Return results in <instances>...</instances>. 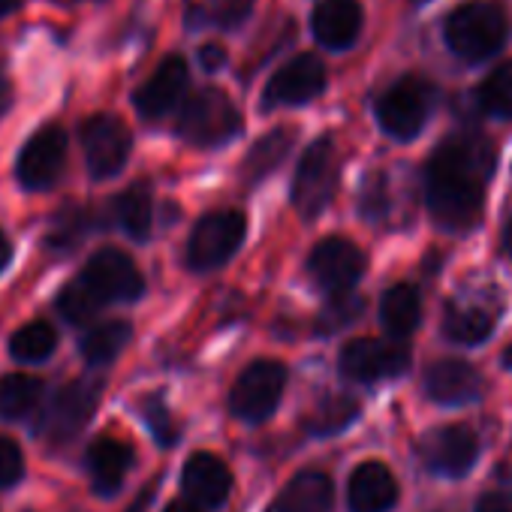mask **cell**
Wrapping results in <instances>:
<instances>
[{
  "instance_id": "cell-19",
  "label": "cell",
  "mask_w": 512,
  "mask_h": 512,
  "mask_svg": "<svg viewBox=\"0 0 512 512\" xmlns=\"http://www.w3.org/2000/svg\"><path fill=\"white\" fill-rule=\"evenodd\" d=\"M311 31L323 49L344 52L359 40L362 7L356 0H323L311 16Z\"/></svg>"
},
{
  "instance_id": "cell-7",
  "label": "cell",
  "mask_w": 512,
  "mask_h": 512,
  "mask_svg": "<svg viewBox=\"0 0 512 512\" xmlns=\"http://www.w3.org/2000/svg\"><path fill=\"white\" fill-rule=\"evenodd\" d=\"M284 386H287V368L281 362H269V359L253 362L238 374L229 392V410L250 425L266 422L278 410Z\"/></svg>"
},
{
  "instance_id": "cell-16",
  "label": "cell",
  "mask_w": 512,
  "mask_h": 512,
  "mask_svg": "<svg viewBox=\"0 0 512 512\" xmlns=\"http://www.w3.org/2000/svg\"><path fill=\"white\" fill-rule=\"evenodd\" d=\"M425 395L434 401V404H443V407H461V404H473L482 398L485 392V380L482 374L461 362V359H440L434 362L428 371H425Z\"/></svg>"
},
{
  "instance_id": "cell-38",
  "label": "cell",
  "mask_w": 512,
  "mask_h": 512,
  "mask_svg": "<svg viewBox=\"0 0 512 512\" xmlns=\"http://www.w3.org/2000/svg\"><path fill=\"white\" fill-rule=\"evenodd\" d=\"M250 13V0H214V22L232 28Z\"/></svg>"
},
{
  "instance_id": "cell-40",
  "label": "cell",
  "mask_w": 512,
  "mask_h": 512,
  "mask_svg": "<svg viewBox=\"0 0 512 512\" xmlns=\"http://www.w3.org/2000/svg\"><path fill=\"white\" fill-rule=\"evenodd\" d=\"M199 61H202V67H205V70H220V67L226 64V49H223V46L208 43V46H202V49H199Z\"/></svg>"
},
{
  "instance_id": "cell-8",
  "label": "cell",
  "mask_w": 512,
  "mask_h": 512,
  "mask_svg": "<svg viewBox=\"0 0 512 512\" xmlns=\"http://www.w3.org/2000/svg\"><path fill=\"white\" fill-rule=\"evenodd\" d=\"M100 395H103V383L100 380L88 377V380L67 383L64 389L55 392L52 404L46 407V413L40 419V434L49 443H55V446L70 443L88 425V419L94 416Z\"/></svg>"
},
{
  "instance_id": "cell-13",
  "label": "cell",
  "mask_w": 512,
  "mask_h": 512,
  "mask_svg": "<svg viewBox=\"0 0 512 512\" xmlns=\"http://www.w3.org/2000/svg\"><path fill=\"white\" fill-rule=\"evenodd\" d=\"M308 272L326 293H347L365 275V253L347 238H323L308 256Z\"/></svg>"
},
{
  "instance_id": "cell-9",
  "label": "cell",
  "mask_w": 512,
  "mask_h": 512,
  "mask_svg": "<svg viewBox=\"0 0 512 512\" xmlns=\"http://www.w3.org/2000/svg\"><path fill=\"white\" fill-rule=\"evenodd\" d=\"M410 368V350L401 341L356 338L341 350V374L356 383H377Z\"/></svg>"
},
{
  "instance_id": "cell-3",
  "label": "cell",
  "mask_w": 512,
  "mask_h": 512,
  "mask_svg": "<svg viewBox=\"0 0 512 512\" xmlns=\"http://www.w3.org/2000/svg\"><path fill=\"white\" fill-rule=\"evenodd\" d=\"M238 130H241V115L235 103L214 88L196 91L178 115V136L193 148H217L232 136H238Z\"/></svg>"
},
{
  "instance_id": "cell-34",
  "label": "cell",
  "mask_w": 512,
  "mask_h": 512,
  "mask_svg": "<svg viewBox=\"0 0 512 512\" xmlns=\"http://www.w3.org/2000/svg\"><path fill=\"white\" fill-rule=\"evenodd\" d=\"M103 308V302L97 299V293L85 284V281H76L70 287H64V293L58 296V311L67 323H88L97 317V311Z\"/></svg>"
},
{
  "instance_id": "cell-41",
  "label": "cell",
  "mask_w": 512,
  "mask_h": 512,
  "mask_svg": "<svg viewBox=\"0 0 512 512\" xmlns=\"http://www.w3.org/2000/svg\"><path fill=\"white\" fill-rule=\"evenodd\" d=\"M10 256H13V247H10V238L0 232V269H4L10 263Z\"/></svg>"
},
{
  "instance_id": "cell-30",
  "label": "cell",
  "mask_w": 512,
  "mask_h": 512,
  "mask_svg": "<svg viewBox=\"0 0 512 512\" xmlns=\"http://www.w3.org/2000/svg\"><path fill=\"white\" fill-rule=\"evenodd\" d=\"M55 347H58V335H55V329H52L49 323H43V320L22 326V329L10 338V353H13L19 362H28V365L49 359V356L55 353Z\"/></svg>"
},
{
  "instance_id": "cell-11",
  "label": "cell",
  "mask_w": 512,
  "mask_h": 512,
  "mask_svg": "<svg viewBox=\"0 0 512 512\" xmlns=\"http://www.w3.org/2000/svg\"><path fill=\"white\" fill-rule=\"evenodd\" d=\"M82 281L97 293V299L103 305L136 302L145 290V281H142L136 263L124 250H115V247H103L100 253L91 256L82 272Z\"/></svg>"
},
{
  "instance_id": "cell-14",
  "label": "cell",
  "mask_w": 512,
  "mask_h": 512,
  "mask_svg": "<svg viewBox=\"0 0 512 512\" xmlns=\"http://www.w3.org/2000/svg\"><path fill=\"white\" fill-rule=\"evenodd\" d=\"M326 88V67L317 55H299L290 64H284L266 85L263 91V106L266 109H281V106H302L320 97Z\"/></svg>"
},
{
  "instance_id": "cell-2",
  "label": "cell",
  "mask_w": 512,
  "mask_h": 512,
  "mask_svg": "<svg viewBox=\"0 0 512 512\" xmlns=\"http://www.w3.org/2000/svg\"><path fill=\"white\" fill-rule=\"evenodd\" d=\"M509 16L503 7L497 4H464L458 7L446 25H443V37L452 55H458L461 61H485L491 55H497L503 49V43L509 40Z\"/></svg>"
},
{
  "instance_id": "cell-45",
  "label": "cell",
  "mask_w": 512,
  "mask_h": 512,
  "mask_svg": "<svg viewBox=\"0 0 512 512\" xmlns=\"http://www.w3.org/2000/svg\"><path fill=\"white\" fill-rule=\"evenodd\" d=\"M503 362H506V368L512 371V344L506 347V353H503Z\"/></svg>"
},
{
  "instance_id": "cell-12",
  "label": "cell",
  "mask_w": 512,
  "mask_h": 512,
  "mask_svg": "<svg viewBox=\"0 0 512 512\" xmlns=\"http://www.w3.org/2000/svg\"><path fill=\"white\" fill-rule=\"evenodd\" d=\"M82 145H85V163L94 178H112L118 175L130 160V130L115 115H94L82 127Z\"/></svg>"
},
{
  "instance_id": "cell-23",
  "label": "cell",
  "mask_w": 512,
  "mask_h": 512,
  "mask_svg": "<svg viewBox=\"0 0 512 512\" xmlns=\"http://www.w3.org/2000/svg\"><path fill=\"white\" fill-rule=\"evenodd\" d=\"M422 320V302L419 293L410 284H395L386 290L383 302H380V323L392 338H407L416 332Z\"/></svg>"
},
{
  "instance_id": "cell-15",
  "label": "cell",
  "mask_w": 512,
  "mask_h": 512,
  "mask_svg": "<svg viewBox=\"0 0 512 512\" xmlns=\"http://www.w3.org/2000/svg\"><path fill=\"white\" fill-rule=\"evenodd\" d=\"M67 160V133L58 124L40 127L19 154V181L28 190H46L58 181Z\"/></svg>"
},
{
  "instance_id": "cell-39",
  "label": "cell",
  "mask_w": 512,
  "mask_h": 512,
  "mask_svg": "<svg viewBox=\"0 0 512 512\" xmlns=\"http://www.w3.org/2000/svg\"><path fill=\"white\" fill-rule=\"evenodd\" d=\"M476 512H512V494H482L476 503Z\"/></svg>"
},
{
  "instance_id": "cell-44",
  "label": "cell",
  "mask_w": 512,
  "mask_h": 512,
  "mask_svg": "<svg viewBox=\"0 0 512 512\" xmlns=\"http://www.w3.org/2000/svg\"><path fill=\"white\" fill-rule=\"evenodd\" d=\"M503 244H506V253L512 256V217H509V223H506V232H503Z\"/></svg>"
},
{
  "instance_id": "cell-29",
  "label": "cell",
  "mask_w": 512,
  "mask_h": 512,
  "mask_svg": "<svg viewBox=\"0 0 512 512\" xmlns=\"http://www.w3.org/2000/svg\"><path fill=\"white\" fill-rule=\"evenodd\" d=\"M88 229H91V214L82 205H67L52 217L46 232V247L55 253H67L82 244Z\"/></svg>"
},
{
  "instance_id": "cell-35",
  "label": "cell",
  "mask_w": 512,
  "mask_h": 512,
  "mask_svg": "<svg viewBox=\"0 0 512 512\" xmlns=\"http://www.w3.org/2000/svg\"><path fill=\"white\" fill-rule=\"evenodd\" d=\"M142 419H145V425L151 428V434H154V440L160 446H172L178 440V428L172 422V413L163 407L160 398H145L142 401Z\"/></svg>"
},
{
  "instance_id": "cell-6",
  "label": "cell",
  "mask_w": 512,
  "mask_h": 512,
  "mask_svg": "<svg viewBox=\"0 0 512 512\" xmlns=\"http://www.w3.org/2000/svg\"><path fill=\"white\" fill-rule=\"evenodd\" d=\"M244 232H247V217L241 211H235V208L205 214L190 232L187 266L193 272L220 269L229 256L238 250V244L244 241Z\"/></svg>"
},
{
  "instance_id": "cell-37",
  "label": "cell",
  "mask_w": 512,
  "mask_h": 512,
  "mask_svg": "<svg viewBox=\"0 0 512 512\" xmlns=\"http://www.w3.org/2000/svg\"><path fill=\"white\" fill-rule=\"evenodd\" d=\"M359 208H362V214H365L368 220H374V223L386 214V208H389V190H386L383 175H371V178H368V184L362 187V202H359Z\"/></svg>"
},
{
  "instance_id": "cell-31",
  "label": "cell",
  "mask_w": 512,
  "mask_h": 512,
  "mask_svg": "<svg viewBox=\"0 0 512 512\" xmlns=\"http://www.w3.org/2000/svg\"><path fill=\"white\" fill-rule=\"evenodd\" d=\"M359 416V404L347 395H332V398H323L314 413L308 416V431L317 434V437H329V434H338L344 431L353 419Z\"/></svg>"
},
{
  "instance_id": "cell-21",
  "label": "cell",
  "mask_w": 512,
  "mask_h": 512,
  "mask_svg": "<svg viewBox=\"0 0 512 512\" xmlns=\"http://www.w3.org/2000/svg\"><path fill=\"white\" fill-rule=\"evenodd\" d=\"M85 464L94 491L100 497H115L124 488V479L133 467V449L115 437H100L88 446Z\"/></svg>"
},
{
  "instance_id": "cell-20",
  "label": "cell",
  "mask_w": 512,
  "mask_h": 512,
  "mask_svg": "<svg viewBox=\"0 0 512 512\" xmlns=\"http://www.w3.org/2000/svg\"><path fill=\"white\" fill-rule=\"evenodd\" d=\"M350 512H389L398 503V482L380 461H365L353 470L347 485Z\"/></svg>"
},
{
  "instance_id": "cell-25",
  "label": "cell",
  "mask_w": 512,
  "mask_h": 512,
  "mask_svg": "<svg viewBox=\"0 0 512 512\" xmlns=\"http://www.w3.org/2000/svg\"><path fill=\"white\" fill-rule=\"evenodd\" d=\"M494 332V320L479 311V308H464V305H449L443 314V335L452 344H464V347H476L482 341H488Z\"/></svg>"
},
{
  "instance_id": "cell-5",
  "label": "cell",
  "mask_w": 512,
  "mask_h": 512,
  "mask_svg": "<svg viewBox=\"0 0 512 512\" xmlns=\"http://www.w3.org/2000/svg\"><path fill=\"white\" fill-rule=\"evenodd\" d=\"M338 172H341V163H338L335 139L332 136L317 139L305 151L296 181H293V205L305 220L326 211V205L332 202L338 190Z\"/></svg>"
},
{
  "instance_id": "cell-17",
  "label": "cell",
  "mask_w": 512,
  "mask_h": 512,
  "mask_svg": "<svg viewBox=\"0 0 512 512\" xmlns=\"http://www.w3.org/2000/svg\"><path fill=\"white\" fill-rule=\"evenodd\" d=\"M184 88H187V64H184V58H166L154 70V76L136 91V97H133L136 112L145 121H160L178 106Z\"/></svg>"
},
{
  "instance_id": "cell-1",
  "label": "cell",
  "mask_w": 512,
  "mask_h": 512,
  "mask_svg": "<svg viewBox=\"0 0 512 512\" xmlns=\"http://www.w3.org/2000/svg\"><path fill=\"white\" fill-rule=\"evenodd\" d=\"M494 169V148L479 133H458L437 145L425 169L431 217L449 232H470L482 220L485 181Z\"/></svg>"
},
{
  "instance_id": "cell-32",
  "label": "cell",
  "mask_w": 512,
  "mask_h": 512,
  "mask_svg": "<svg viewBox=\"0 0 512 512\" xmlns=\"http://www.w3.org/2000/svg\"><path fill=\"white\" fill-rule=\"evenodd\" d=\"M476 103L482 106V112L494 118H512V64H500L479 85Z\"/></svg>"
},
{
  "instance_id": "cell-36",
  "label": "cell",
  "mask_w": 512,
  "mask_h": 512,
  "mask_svg": "<svg viewBox=\"0 0 512 512\" xmlns=\"http://www.w3.org/2000/svg\"><path fill=\"white\" fill-rule=\"evenodd\" d=\"M25 473V458L16 440L0 437V488L16 485Z\"/></svg>"
},
{
  "instance_id": "cell-18",
  "label": "cell",
  "mask_w": 512,
  "mask_h": 512,
  "mask_svg": "<svg viewBox=\"0 0 512 512\" xmlns=\"http://www.w3.org/2000/svg\"><path fill=\"white\" fill-rule=\"evenodd\" d=\"M181 485L190 497V503L196 506H208V509H220L229 497L232 488V473L229 467L211 455V452H196L187 458L184 464V476Z\"/></svg>"
},
{
  "instance_id": "cell-42",
  "label": "cell",
  "mask_w": 512,
  "mask_h": 512,
  "mask_svg": "<svg viewBox=\"0 0 512 512\" xmlns=\"http://www.w3.org/2000/svg\"><path fill=\"white\" fill-rule=\"evenodd\" d=\"M22 4V0H0V19H4V16H10L16 7Z\"/></svg>"
},
{
  "instance_id": "cell-43",
  "label": "cell",
  "mask_w": 512,
  "mask_h": 512,
  "mask_svg": "<svg viewBox=\"0 0 512 512\" xmlns=\"http://www.w3.org/2000/svg\"><path fill=\"white\" fill-rule=\"evenodd\" d=\"M166 512H199V509H196V503H184V500H178V503H172Z\"/></svg>"
},
{
  "instance_id": "cell-28",
  "label": "cell",
  "mask_w": 512,
  "mask_h": 512,
  "mask_svg": "<svg viewBox=\"0 0 512 512\" xmlns=\"http://www.w3.org/2000/svg\"><path fill=\"white\" fill-rule=\"evenodd\" d=\"M133 329L124 320H112V323H100L97 329H91L82 341V356L88 365H109L112 359H118V353L127 347Z\"/></svg>"
},
{
  "instance_id": "cell-33",
  "label": "cell",
  "mask_w": 512,
  "mask_h": 512,
  "mask_svg": "<svg viewBox=\"0 0 512 512\" xmlns=\"http://www.w3.org/2000/svg\"><path fill=\"white\" fill-rule=\"evenodd\" d=\"M365 311V302L356 293H332V302L320 311L317 317V332L320 335H335L347 326H353Z\"/></svg>"
},
{
  "instance_id": "cell-10",
  "label": "cell",
  "mask_w": 512,
  "mask_h": 512,
  "mask_svg": "<svg viewBox=\"0 0 512 512\" xmlns=\"http://www.w3.org/2000/svg\"><path fill=\"white\" fill-rule=\"evenodd\" d=\"M419 458L434 476L458 479L479 458V437L467 425H443L419 440Z\"/></svg>"
},
{
  "instance_id": "cell-26",
  "label": "cell",
  "mask_w": 512,
  "mask_h": 512,
  "mask_svg": "<svg viewBox=\"0 0 512 512\" xmlns=\"http://www.w3.org/2000/svg\"><path fill=\"white\" fill-rule=\"evenodd\" d=\"M115 217H118L121 229L130 238L145 241L151 235V220H154V214H151V190L145 184L127 187L115 202Z\"/></svg>"
},
{
  "instance_id": "cell-24",
  "label": "cell",
  "mask_w": 512,
  "mask_h": 512,
  "mask_svg": "<svg viewBox=\"0 0 512 512\" xmlns=\"http://www.w3.org/2000/svg\"><path fill=\"white\" fill-rule=\"evenodd\" d=\"M293 142H296V130L293 127H275L272 133H266L260 142L250 148V154L241 163L244 178L250 184H256V181H263L266 175H272L287 160Z\"/></svg>"
},
{
  "instance_id": "cell-22",
  "label": "cell",
  "mask_w": 512,
  "mask_h": 512,
  "mask_svg": "<svg viewBox=\"0 0 512 512\" xmlns=\"http://www.w3.org/2000/svg\"><path fill=\"white\" fill-rule=\"evenodd\" d=\"M332 500H335L332 479L320 470H302L284 485V491L275 497L269 512H329Z\"/></svg>"
},
{
  "instance_id": "cell-4",
  "label": "cell",
  "mask_w": 512,
  "mask_h": 512,
  "mask_svg": "<svg viewBox=\"0 0 512 512\" xmlns=\"http://www.w3.org/2000/svg\"><path fill=\"white\" fill-rule=\"evenodd\" d=\"M434 100L437 91L428 79L404 76L392 88H386L383 97L377 100V121L392 139H413L425 127Z\"/></svg>"
},
{
  "instance_id": "cell-27",
  "label": "cell",
  "mask_w": 512,
  "mask_h": 512,
  "mask_svg": "<svg viewBox=\"0 0 512 512\" xmlns=\"http://www.w3.org/2000/svg\"><path fill=\"white\" fill-rule=\"evenodd\" d=\"M43 398V383L28 374L0 380V419H25Z\"/></svg>"
}]
</instances>
